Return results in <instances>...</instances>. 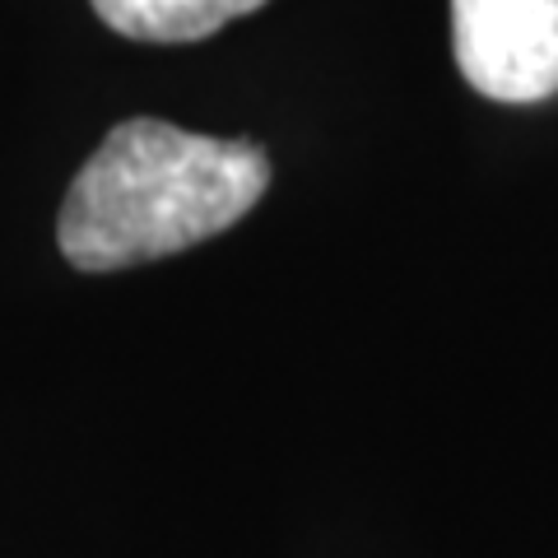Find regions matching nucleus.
<instances>
[{
  "mask_svg": "<svg viewBox=\"0 0 558 558\" xmlns=\"http://www.w3.org/2000/svg\"><path fill=\"white\" fill-rule=\"evenodd\" d=\"M270 163L252 140H215L131 117L70 182L57 242L75 270L108 275L215 238L266 196Z\"/></svg>",
  "mask_w": 558,
  "mask_h": 558,
  "instance_id": "f257e3e1",
  "label": "nucleus"
},
{
  "mask_svg": "<svg viewBox=\"0 0 558 558\" xmlns=\"http://www.w3.org/2000/svg\"><path fill=\"white\" fill-rule=\"evenodd\" d=\"M451 51L494 102L558 94V0H451Z\"/></svg>",
  "mask_w": 558,
  "mask_h": 558,
  "instance_id": "f03ea898",
  "label": "nucleus"
},
{
  "mask_svg": "<svg viewBox=\"0 0 558 558\" xmlns=\"http://www.w3.org/2000/svg\"><path fill=\"white\" fill-rule=\"evenodd\" d=\"M266 0H94L98 20L135 43H201Z\"/></svg>",
  "mask_w": 558,
  "mask_h": 558,
  "instance_id": "7ed1b4c3",
  "label": "nucleus"
}]
</instances>
